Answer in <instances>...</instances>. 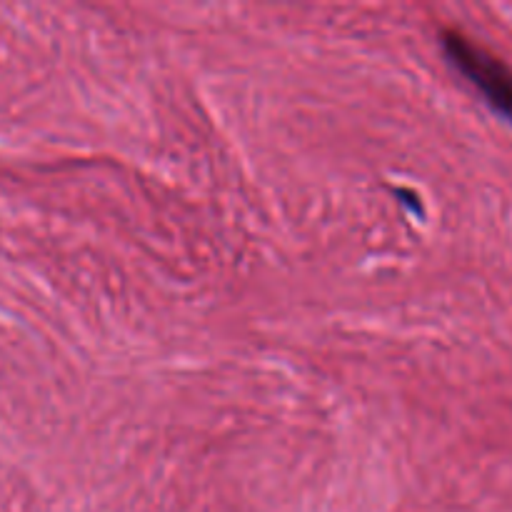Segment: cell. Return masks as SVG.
<instances>
[{
    "instance_id": "1",
    "label": "cell",
    "mask_w": 512,
    "mask_h": 512,
    "mask_svg": "<svg viewBox=\"0 0 512 512\" xmlns=\"http://www.w3.org/2000/svg\"><path fill=\"white\" fill-rule=\"evenodd\" d=\"M443 48L455 68L488 98L500 115L512 120V68L503 58L475 43L463 30H443Z\"/></svg>"
}]
</instances>
